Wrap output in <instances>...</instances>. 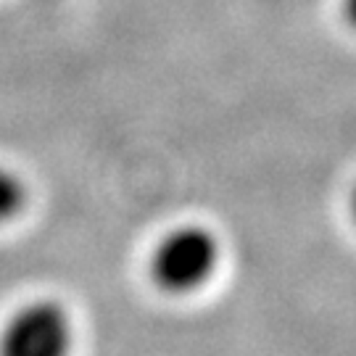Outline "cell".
Segmentation results:
<instances>
[{"label":"cell","instance_id":"cell-1","mask_svg":"<svg viewBox=\"0 0 356 356\" xmlns=\"http://www.w3.org/2000/svg\"><path fill=\"white\" fill-rule=\"evenodd\" d=\"M219 241L201 225H182L166 232L153 248L151 277L166 293H195L214 277L219 267Z\"/></svg>","mask_w":356,"mask_h":356},{"label":"cell","instance_id":"cell-2","mask_svg":"<svg viewBox=\"0 0 356 356\" xmlns=\"http://www.w3.org/2000/svg\"><path fill=\"white\" fill-rule=\"evenodd\" d=\"M72 348L74 325L56 301L22 306L0 330V356H69Z\"/></svg>","mask_w":356,"mask_h":356},{"label":"cell","instance_id":"cell-3","mask_svg":"<svg viewBox=\"0 0 356 356\" xmlns=\"http://www.w3.org/2000/svg\"><path fill=\"white\" fill-rule=\"evenodd\" d=\"M26 204V188L24 182L13 175L11 169L0 166V225L11 222L22 214Z\"/></svg>","mask_w":356,"mask_h":356},{"label":"cell","instance_id":"cell-4","mask_svg":"<svg viewBox=\"0 0 356 356\" xmlns=\"http://www.w3.org/2000/svg\"><path fill=\"white\" fill-rule=\"evenodd\" d=\"M343 13H346V22L356 29V0H343Z\"/></svg>","mask_w":356,"mask_h":356},{"label":"cell","instance_id":"cell-5","mask_svg":"<svg viewBox=\"0 0 356 356\" xmlns=\"http://www.w3.org/2000/svg\"><path fill=\"white\" fill-rule=\"evenodd\" d=\"M354 216H356V195H354Z\"/></svg>","mask_w":356,"mask_h":356}]
</instances>
